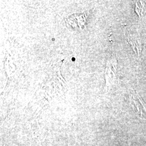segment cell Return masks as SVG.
Wrapping results in <instances>:
<instances>
[{"instance_id": "2", "label": "cell", "mask_w": 146, "mask_h": 146, "mask_svg": "<svg viewBox=\"0 0 146 146\" xmlns=\"http://www.w3.org/2000/svg\"><path fill=\"white\" fill-rule=\"evenodd\" d=\"M127 37L129 42L132 46V47H133V49H134L136 52L140 55L142 49L140 43L137 41V39L136 38L132 36V35H130L128 33H127Z\"/></svg>"}, {"instance_id": "1", "label": "cell", "mask_w": 146, "mask_h": 146, "mask_svg": "<svg viewBox=\"0 0 146 146\" xmlns=\"http://www.w3.org/2000/svg\"><path fill=\"white\" fill-rule=\"evenodd\" d=\"M131 104L136 113L141 117H146V106L139 95L133 92L131 94Z\"/></svg>"}]
</instances>
